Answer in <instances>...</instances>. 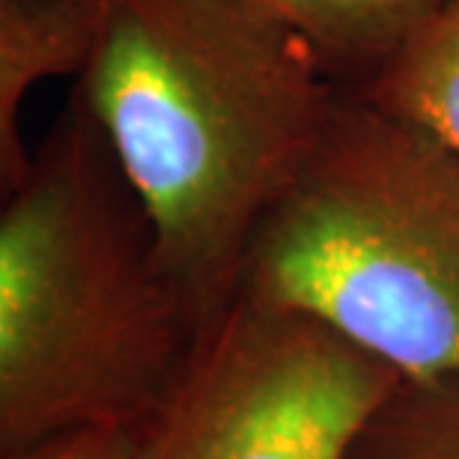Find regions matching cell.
<instances>
[{"mask_svg": "<svg viewBox=\"0 0 459 459\" xmlns=\"http://www.w3.org/2000/svg\"><path fill=\"white\" fill-rule=\"evenodd\" d=\"M4 195L0 459L84 429L134 433L204 323L164 272L141 200L78 96Z\"/></svg>", "mask_w": 459, "mask_h": 459, "instance_id": "cell-2", "label": "cell"}, {"mask_svg": "<svg viewBox=\"0 0 459 459\" xmlns=\"http://www.w3.org/2000/svg\"><path fill=\"white\" fill-rule=\"evenodd\" d=\"M341 90L307 33L263 0H102L75 96L204 325L233 301L256 227Z\"/></svg>", "mask_w": 459, "mask_h": 459, "instance_id": "cell-1", "label": "cell"}, {"mask_svg": "<svg viewBox=\"0 0 459 459\" xmlns=\"http://www.w3.org/2000/svg\"><path fill=\"white\" fill-rule=\"evenodd\" d=\"M287 15L323 54L343 87H358L388 60L438 0H263Z\"/></svg>", "mask_w": 459, "mask_h": 459, "instance_id": "cell-7", "label": "cell"}, {"mask_svg": "<svg viewBox=\"0 0 459 459\" xmlns=\"http://www.w3.org/2000/svg\"><path fill=\"white\" fill-rule=\"evenodd\" d=\"M236 296L316 319L403 382H459V161L343 87Z\"/></svg>", "mask_w": 459, "mask_h": 459, "instance_id": "cell-3", "label": "cell"}, {"mask_svg": "<svg viewBox=\"0 0 459 459\" xmlns=\"http://www.w3.org/2000/svg\"><path fill=\"white\" fill-rule=\"evenodd\" d=\"M355 459H459V382H403L367 424Z\"/></svg>", "mask_w": 459, "mask_h": 459, "instance_id": "cell-8", "label": "cell"}, {"mask_svg": "<svg viewBox=\"0 0 459 459\" xmlns=\"http://www.w3.org/2000/svg\"><path fill=\"white\" fill-rule=\"evenodd\" d=\"M102 0H0V179L9 191L30 168L22 105L48 78L81 75L96 48Z\"/></svg>", "mask_w": 459, "mask_h": 459, "instance_id": "cell-5", "label": "cell"}, {"mask_svg": "<svg viewBox=\"0 0 459 459\" xmlns=\"http://www.w3.org/2000/svg\"><path fill=\"white\" fill-rule=\"evenodd\" d=\"M349 90L420 128L459 161V0H438L388 60Z\"/></svg>", "mask_w": 459, "mask_h": 459, "instance_id": "cell-6", "label": "cell"}, {"mask_svg": "<svg viewBox=\"0 0 459 459\" xmlns=\"http://www.w3.org/2000/svg\"><path fill=\"white\" fill-rule=\"evenodd\" d=\"M400 385L316 319L233 296L134 429L132 459H355Z\"/></svg>", "mask_w": 459, "mask_h": 459, "instance_id": "cell-4", "label": "cell"}, {"mask_svg": "<svg viewBox=\"0 0 459 459\" xmlns=\"http://www.w3.org/2000/svg\"><path fill=\"white\" fill-rule=\"evenodd\" d=\"M134 433L123 429H84L66 433L9 459H132Z\"/></svg>", "mask_w": 459, "mask_h": 459, "instance_id": "cell-9", "label": "cell"}]
</instances>
